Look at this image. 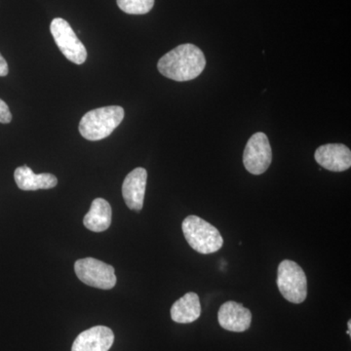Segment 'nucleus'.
Segmentation results:
<instances>
[{
  "mask_svg": "<svg viewBox=\"0 0 351 351\" xmlns=\"http://www.w3.org/2000/svg\"><path fill=\"white\" fill-rule=\"evenodd\" d=\"M16 184L22 191H38V189H50L58 184L57 178L49 173L34 174L29 166L18 167L14 173Z\"/></svg>",
  "mask_w": 351,
  "mask_h": 351,
  "instance_id": "nucleus-12",
  "label": "nucleus"
},
{
  "mask_svg": "<svg viewBox=\"0 0 351 351\" xmlns=\"http://www.w3.org/2000/svg\"><path fill=\"white\" fill-rule=\"evenodd\" d=\"M147 172L145 168H136L126 176L122 184V196L127 207L134 211H141L144 206Z\"/></svg>",
  "mask_w": 351,
  "mask_h": 351,
  "instance_id": "nucleus-11",
  "label": "nucleus"
},
{
  "mask_svg": "<svg viewBox=\"0 0 351 351\" xmlns=\"http://www.w3.org/2000/svg\"><path fill=\"white\" fill-rule=\"evenodd\" d=\"M9 68L6 60L0 54V76H6L8 75Z\"/></svg>",
  "mask_w": 351,
  "mask_h": 351,
  "instance_id": "nucleus-17",
  "label": "nucleus"
},
{
  "mask_svg": "<svg viewBox=\"0 0 351 351\" xmlns=\"http://www.w3.org/2000/svg\"><path fill=\"white\" fill-rule=\"evenodd\" d=\"M218 320L226 331L242 332L251 326L252 313L239 302H226L219 307Z\"/></svg>",
  "mask_w": 351,
  "mask_h": 351,
  "instance_id": "nucleus-10",
  "label": "nucleus"
},
{
  "mask_svg": "<svg viewBox=\"0 0 351 351\" xmlns=\"http://www.w3.org/2000/svg\"><path fill=\"white\" fill-rule=\"evenodd\" d=\"M277 287L284 299L299 304L307 297V278L301 265L294 261L284 260L277 270Z\"/></svg>",
  "mask_w": 351,
  "mask_h": 351,
  "instance_id": "nucleus-4",
  "label": "nucleus"
},
{
  "mask_svg": "<svg viewBox=\"0 0 351 351\" xmlns=\"http://www.w3.org/2000/svg\"><path fill=\"white\" fill-rule=\"evenodd\" d=\"M114 341L112 330L106 326H95L78 335L71 351H108Z\"/></svg>",
  "mask_w": 351,
  "mask_h": 351,
  "instance_id": "nucleus-9",
  "label": "nucleus"
},
{
  "mask_svg": "<svg viewBox=\"0 0 351 351\" xmlns=\"http://www.w3.org/2000/svg\"><path fill=\"white\" fill-rule=\"evenodd\" d=\"M12 121V114L5 101L0 99V123L7 124Z\"/></svg>",
  "mask_w": 351,
  "mask_h": 351,
  "instance_id": "nucleus-16",
  "label": "nucleus"
},
{
  "mask_svg": "<svg viewBox=\"0 0 351 351\" xmlns=\"http://www.w3.org/2000/svg\"><path fill=\"white\" fill-rule=\"evenodd\" d=\"M200 315L201 304L196 293H186L171 307V318L176 323L189 324L197 320Z\"/></svg>",
  "mask_w": 351,
  "mask_h": 351,
  "instance_id": "nucleus-13",
  "label": "nucleus"
},
{
  "mask_svg": "<svg viewBox=\"0 0 351 351\" xmlns=\"http://www.w3.org/2000/svg\"><path fill=\"white\" fill-rule=\"evenodd\" d=\"M205 66L206 59L202 51L193 44L186 43L166 53L159 60L157 69L165 77L184 82L198 77Z\"/></svg>",
  "mask_w": 351,
  "mask_h": 351,
  "instance_id": "nucleus-1",
  "label": "nucleus"
},
{
  "mask_svg": "<svg viewBox=\"0 0 351 351\" xmlns=\"http://www.w3.org/2000/svg\"><path fill=\"white\" fill-rule=\"evenodd\" d=\"M124 114L123 108L119 106L95 108L82 117L78 129L88 141L104 140L119 126Z\"/></svg>",
  "mask_w": 351,
  "mask_h": 351,
  "instance_id": "nucleus-2",
  "label": "nucleus"
},
{
  "mask_svg": "<svg viewBox=\"0 0 351 351\" xmlns=\"http://www.w3.org/2000/svg\"><path fill=\"white\" fill-rule=\"evenodd\" d=\"M112 217V211L110 203L104 198H96L92 202L89 212L85 215L83 223L91 232H103L110 228Z\"/></svg>",
  "mask_w": 351,
  "mask_h": 351,
  "instance_id": "nucleus-14",
  "label": "nucleus"
},
{
  "mask_svg": "<svg viewBox=\"0 0 351 351\" xmlns=\"http://www.w3.org/2000/svg\"><path fill=\"white\" fill-rule=\"evenodd\" d=\"M50 32L60 51L69 61L76 64H84L87 59L86 48L66 20L55 18L51 23Z\"/></svg>",
  "mask_w": 351,
  "mask_h": 351,
  "instance_id": "nucleus-6",
  "label": "nucleus"
},
{
  "mask_svg": "<svg viewBox=\"0 0 351 351\" xmlns=\"http://www.w3.org/2000/svg\"><path fill=\"white\" fill-rule=\"evenodd\" d=\"M117 5L130 15H144L154 8V0H117Z\"/></svg>",
  "mask_w": 351,
  "mask_h": 351,
  "instance_id": "nucleus-15",
  "label": "nucleus"
},
{
  "mask_svg": "<svg viewBox=\"0 0 351 351\" xmlns=\"http://www.w3.org/2000/svg\"><path fill=\"white\" fill-rule=\"evenodd\" d=\"M182 230L189 246L203 255L216 253L223 247V237L218 228L195 215L184 219Z\"/></svg>",
  "mask_w": 351,
  "mask_h": 351,
  "instance_id": "nucleus-3",
  "label": "nucleus"
},
{
  "mask_svg": "<svg viewBox=\"0 0 351 351\" xmlns=\"http://www.w3.org/2000/svg\"><path fill=\"white\" fill-rule=\"evenodd\" d=\"M316 162L332 172H343L351 167V152L343 144L321 145L314 154Z\"/></svg>",
  "mask_w": 351,
  "mask_h": 351,
  "instance_id": "nucleus-8",
  "label": "nucleus"
},
{
  "mask_svg": "<svg viewBox=\"0 0 351 351\" xmlns=\"http://www.w3.org/2000/svg\"><path fill=\"white\" fill-rule=\"evenodd\" d=\"M271 161L272 152L269 138L262 132L254 134L245 147V169L253 175H262L269 169Z\"/></svg>",
  "mask_w": 351,
  "mask_h": 351,
  "instance_id": "nucleus-7",
  "label": "nucleus"
},
{
  "mask_svg": "<svg viewBox=\"0 0 351 351\" xmlns=\"http://www.w3.org/2000/svg\"><path fill=\"white\" fill-rule=\"evenodd\" d=\"M75 271L82 282L91 287L110 290L117 284V276L112 265L94 258L76 261Z\"/></svg>",
  "mask_w": 351,
  "mask_h": 351,
  "instance_id": "nucleus-5",
  "label": "nucleus"
}]
</instances>
